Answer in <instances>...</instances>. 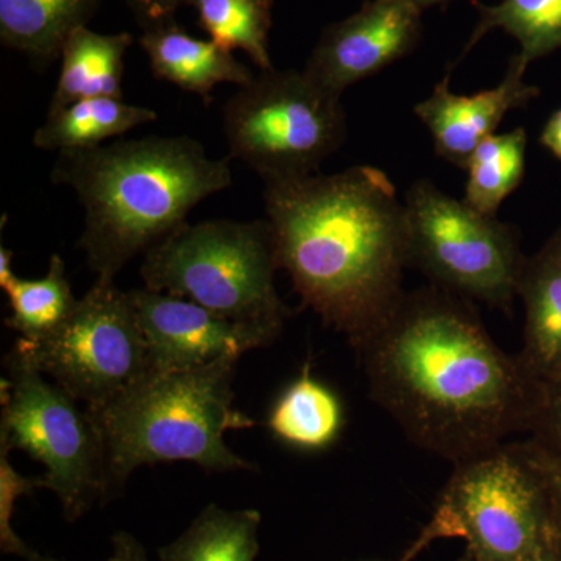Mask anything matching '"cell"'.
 Wrapping results in <instances>:
<instances>
[{"label": "cell", "mask_w": 561, "mask_h": 561, "mask_svg": "<svg viewBox=\"0 0 561 561\" xmlns=\"http://www.w3.org/2000/svg\"><path fill=\"white\" fill-rule=\"evenodd\" d=\"M11 262H13V251L3 245L0 247V287L2 289L16 276L11 267Z\"/></svg>", "instance_id": "1f68e13d"}, {"label": "cell", "mask_w": 561, "mask_h": 561, "mask_svg": "<svg viewBox=\"0 0 561 561\" xmlns=\"http://www.w3.org/2000/svg\"><path fill=\"white\" fill-rule=\"evenodd\" d=\"M130 298L149 348L151 371L187 370L213 362L241 359L278 341L268 332L236 323L197 302L150 289Z\"/></svg>", "instance_id": "7c38bea8"}, {"label": "cell", "mask_w": 561, "mask_h": 561, "mask_svg": "<svg viewBox=\"0 0 561 561\" xmlns=\"http://www.w3.org/2000/svg\"><path fill=\"white\" fill-rule=\"evenodd\" d=\"M405 2L412 3L413 7L423 11L434 5H445V3L451 2V0H405ZM472 5L478 3V0H471Z\"/></svg>", "instance_id": "d6a6232c"}, {"label": "cell", "mask_w": 561, "mask_h": 561, "mask_svg": "<svg viewBox=\"0 0 561 561\" xmlns=\"http://www.w3.org/2000/svg\"><path fill=\"white\" fill-rule=\"evenodd\" d=\"M409 265L435 287L511 311L524 262L518 234L496 216L420 180L404 201Z\"/></svg>", "instance_id": "9c48e42d"}, {"label": "cell", "mask_w": 561, "mask_h": 561, "mask_svg": "<svg viewBox=\"0 0 561 561\" xmlns=\"http://www.w3.org/2000/svg\"><path fill=\"white\" fill-rule=\"evenodd\" d=\"M518 297L526 308L518 359L538 387L561 381V227L524 262Z\"/></svg>", "instance_id": "5bb4252c"}, {"label": "cell", "mask_w": 561, "mask_h": 561, "mask_svg": "<svg viewBox=\"0 0 561 561\" xmlns=\"http://www.w3.org/2000/svg\"><path fill=\"white\" fill-rule=\"evenodd\" d=\"M527 65L512 57L507 72L497 87L472 95L454 94L449 76L435 84L434 92L415 106V114L434 139L443 160L467 168L472 151L494 135L504 117L524 108L540 95V90L524 80Z\"/></svg>", "instance_id": "4fadbf2b"}, {"label": "cell", "mask_w": 561, "mask_h": 561, "mask_svg": "<svg viewBox=\"0 0 561 561\" xmlns=\"http://www.w3.org/2000/svg\"><path fill=\"white\" fill-rule=\"evenodd\" d=\"M356 351L373 400L421 449L460 463L529 431L540 387L459 295L404 291Z\"/></svg>", "instance_id": "6da1fadb"}, {"label": "cell", "mask_w": 561, "mask_h": 561, "mask_svg": "<svg viewBox=\"0 0 561 561\" xmlns=\"http://www.w3.org/2000/svg\"><path fill=\"white\" fill-rule=\"evenodd\" d=\"M264 202L279 268L302 306L359 348L404 294L408 228L393 183L354 165L265 184Z\"/></svg>", "instance_id": "7a4b0ae2"}, {"label": "cell", "mask_w": 561, "mask_h": 561, "mask_svg": "<svg viewBox=\"0 0 561 561\" xmlns=\"http://www.w3.org/2000/svg\"><path fill=\"white\" fill-rule=\"evenodd\" d=\"M459 561H472L470 557H465V559H460Z\"/></svg>", "instance_id": "836d02e7"}, {"label": "cell", "mask_w": 561, "mask_h": 561, "mask_svg": "<svg viewBox=\"0 0 561 561\" xmlns=\"http://www.w3.org/2000/svg\"><path fill=\"white\" fill-rule=\"evenodd\" d=\"M541 146L561 161V108L553 111L540 136Z\"/></svg>", "instance_id": "f546056e"}, {"label": "cell", "mask_w": 561, "mask_h": 561, "mask_svg": "<svg viewBox=\"0 0 561 561\" xmlns=\"http://www.w3.org/2000/svg\"><path fill=\"white\" fill-rule=\"evenodd\" d=\"M474 7L479 22L460 58L494 28L518 41L522 50L516 55L527 66L561 49V0H501L496 5Z\"/></svg>", "instance_id": "7402d4cb"}, {"label": "cell", "mask_w": 561, "mask_h": 561, "mask_svg": "<svg viewBox=\"0 0 561 561\" xmlns=\"http://www.w3.org/2000/svg\"><path fill=\"white\" fill-rule=\"evenodd\" d=\"M157 119V111L131 105L124 99H87L47 113L33 135V146L58 153L95 149Z\"/></svg>", "instance_id": "d6986e66"}, {"label": "cell", "mask_w": 561, "mask_h": 561, "mask_svg": "<svg viewBox=\"0 0 561 561\" xmlns=\"http://www.w3.org/2000/svg\"><path fill=\"white\" fill-rule=\"evenodd\" d=\"M421 13L405 0L365 2L346 20L324 28L305 72L342 98L351 84L376 76L415 49Z\"/></svg>", "instance_id": "8fae6325"}, {"label": "cell", "mask_w": 561, "mask_h": 561, "mask_svg": "<svg viewBox=\"0 0 561 561\" xmlns=\"http://www.w3.org/2000/svg\"><path fill=\"white\" fill-rule=\"evenodd\" d=\"M345 408L341 397L302 365L294 379L273 402L267 427L273 438L302 453L330 449L345 430Z\"/></svg>", "instance_id": "e0dca14e"}, {"label": "cell", "mask_w": 561, "mask_h": 561, "mask_svg": "<svg viewBox=\"0 0 561 561\" xmlns=\"http://www.w3.org/2000/svg\"><path fill=\"white\" fill-rule=\"evenodd\" d=\"M9 446L0 445V549L27 561H57L33 551L13 530L14 507L21 496L44 489L43 478H25L10 463Z\"/></svg>", "instance_id": "d4e9b609"}, {"label": "cell", "mask_w": 561, "mask_h": 561, "mask_svg": "<svg viewBox=\"0 0 561 561\" xmlns=\"http://www.w3.org/2000/svg\"><path fill=\"white\" fill-rule=\"evenodd\" d=\"M526 150L527 133L522 127L479 144L465 168L468 181L463 201L478 213L496 216L502 202L522 184Z\"/></svg>", "instance_id": "cb8c5ba5"}, {"label": "cell", "mask_w": 561, "mask_h": 561, "mask_svg": "<svg viewBox=\"0 0 561 561\" xmlns=\"http://www.w3.org/2000/svg\"><path fill=\"white\" fill-rule=\"evenodd\" d=\"M101 0H0V41L46 68L70 33L88 25Z\"/></svg>", "instance_id": "ac0fdd59"}, {"label": "cell", "mask_w": 561, "mask_h": 561, "mask_svg": "<svg viewBox=\"0 0 561 561\" xmlns=\"http://www.w3.org/2000/svg\"><path fill=\"white\" fill-rule=\"evenodd\" d=\"M438 538L467 541L472 561H516L548 538V497L524 442L456 463L412 559Z\"/></svg>", "instance_id": "ba28073f"}, {"label": "cell", "mask_w": 561, "mask_h": 561, "mask_svg": "<svg viewBox=\"0 0 561 561\" xmlns=\"http://www.w3.org/2000/svg\"><path fill=\"white\" fill-rule=\"evenodd\" d=\"M268 220L183 224L144 254L146 289L203 306L279 339L290 309L275 286L278 271Z\"/></svg>", "instance_id": "5b68a950"}, {"label": "cell", "mask_w": 561, "mask_h": 561, "mask_svg": "<svg viewBox=\"0 0 561 561\" xmlns=\"http://www.w3.org/2000/svg\"><path fill=\"white\" fill-rule=\"evenodd\" d=\"M111 542H113V552L108 561H150L142 542L128 531H117Z\"/></svg>", "instance_id": "f1b7e54d"}, {"label": "cell", "mask_w": 561, "mask_h": 561, "mask_svg": "<svg viewBox=\"0 0 561 561\" xmlns=\"http://www.w3.org/2000/svg\"><path fill=\"white\" fill-rule=\"evenodd\" d=\"M139 46L157 79L197 94L205 103L210 102L217 84L242 88L256 77L231 51L221 49L214 41L194 38L175 21L144 28Z\"/></svg>", "instance_id": "9a60e30c"}, {"label": "cell", "mask_w": 561, "mask_h": 561, "mask_svg": "<svg viewBox=\"0 0 561 561\" xmlns=\"http://www.w3.org/2000/svg\"><path fill=\"white\" fill-rule=\"evenodd\" d=\"M261 513L209 504L176 540L162 546L160 561H256Z\"/></svg>", "instance_id": "ffe728a7"}, {"label": "cell", "mask_w": 561, "mask_h": 561, "mask_svg": "<svg viewBox=\"0 0 561 561\" xmlns=\"http://www.w3.org/2000/svg\"><path fill=\"white\" fill-rule=\"evenodd\" d=\"M3 367L0 445L43 465L44 489L57 496L65 518L77 522L116 491L101 431L69 391L44 379L14 346Z\"/></svg>", "instance_id": "8992f818"}, {"label": "cell", "mask_w": 561, "mask_h": 561, "mask_svg": "<svg viewBox=\"0 0 561 561\" xmlns=\"http://www.w3.org/2000/svg\"><path fill=\"white\" fill-rule=\"evenodd\" d=\"M236 357L187 368L150 371L98 409H87L101 431L114 489L140 467L190 461L206 471L254 470L225 442L254 421L234 408Z\"/></svg>", "instance_id": "277c9868"}, {"label": "cell", "mask_w": 561, "mask_h": 561, "mask_svg": "<svg viewBox=\"0 0 561 561\" xmlns=\"http://www.w3.org/2000/svg\"><path fill=\"white\" fill-rule=\"evenodd\" d=\"M516 561H560L557 553L553 552L551 545H549L548 538L545 541H541L540 545L531 548L529 552L524 553L523 557H519Z\"/></svg>", "instance_id": "4dcf8cb0"}, {"label": "cell", "mask_w": 561, "mask_h": 561, "mask_svg": "<svg viewBox=\"0 0 561 561\" xmlns=\"http://www.w3.org/2000/svg\"><path fill=\"white\" fill-rule=\"evenodd\" d=\"M25 359L87 409L119 397L151 371L149 348L130 291L98 279L60 330L14 345Z\"/></svg>", "instance_id": "30bf717a"}, {"label": "cell", "mask_w": 561, "mask_h": 561, "mask_svg": "<svg viewBox=\"0 0 561 561\" xmlns=\"http://www.w3.org/2000/svg\"><path fill=\"white\" fill-rule=\"evenodd\" d=\"M50 179L84 209L81 250L98 279L114 280L139 254L186 224L192 209L232 184L230 158L190 136L121 139L58 153Z\"/></svg>", "instance_id": "3957f363"}, {"label": "cell", "mask_w": 561, "mask_h": 561, "mask_svg": "<svg viewBox=\"0 0 561 561\" xmlns=\"http://www.w3.org/2000/svg\"><path fill=\"white\" fill-rule=\"evenodd\" d=\"M524 446L545 485L548 497V541L561 561V465L538 451L529 440L524 442Z\"/></svg>", "instance_id": "4316f807"}, {"label": "cell", "mask_w": 561, "mask_h": 561, "mask_svg": "<svg viewBox=\"0 0 561 561\" xmlns=\"http://www.w3.org/2000/svg\"><path fill=\"white\" fill-rule=\"evenodd\" d=\"M230 158L265 184L316 175L346 136L342 98L302 70H265L224 108Z\"/></svg>", "instance_id": "52a82bcc"}, {"label": "cell", "mask_w": 561, "mask_h": 561, "mask_svg": "<svg viewBox=\"0 0 561 561\" xmlns=\"http://www.w3.org/2000/svg\"><path fill=\"white\" fill-rule=\"evenodd\" d=\"M197 13L198 25L227 51L243 50L261 72L272 70L268 36L273 0H184Z\"/></svg>", "instance_id": "603a6c76"}, {"label": "cell", "mask_w": 561, "mask_h": 561, "mask_svg": "<svg viewBox=\"0 0 561 561\" xmlns=\"http://www.w3.org/2000/svg\"><path fill=\"white\" fill-rule=\"evenodd\" d=\"M130 33H99L81 25L62 46L60 77L47 113L87 99H124L125 55L133 46Z\"/></svg>", "instance_id": "2e32d148"}, {"label": "cell", "mask_w": 561, "mask_h": 561, "mask_svg": "<svg viewBox=\"0 0 561 561\" xmlns=\"http://www.w3.org/2000/svg\"><path fill=\"white\" fill-rule=\"evenodd\" d=\"M184 0H128V5L142 28L175 21L176 10Z\"/></svg>", "instance_id": "83f0119b"}, {"label": "cell", "mask_w": 561, "mask_h": 561, "mask_svg": "<svg viewBox=\"0 0 561 561\" xmlns=\"http://www.w3.org/2000/svg\"><path fill=\"white\" fill-rule=\"evenodd\" d=\"M3 290L9 295L11 309L5 324L25 341H41L60 330L79 302L60 254H51L49 268L43 278L14 276Z\"/></svg>", "instance_id": "44dd1931"}, {"label": "cell", "mask_w": 561, "mask_h": 561, "mask_svg": "<svg viewBox=\"0 0 561 561\" xmlns=\"http://www.w3.org/2000/svg\"><path fill=\"white\" fill-rule=\"evenodd\" d=\"M527 432L538 451L561 465V381L540 390Z\"/></svg>", "instance_id": "484cf974"}]
</instances>
